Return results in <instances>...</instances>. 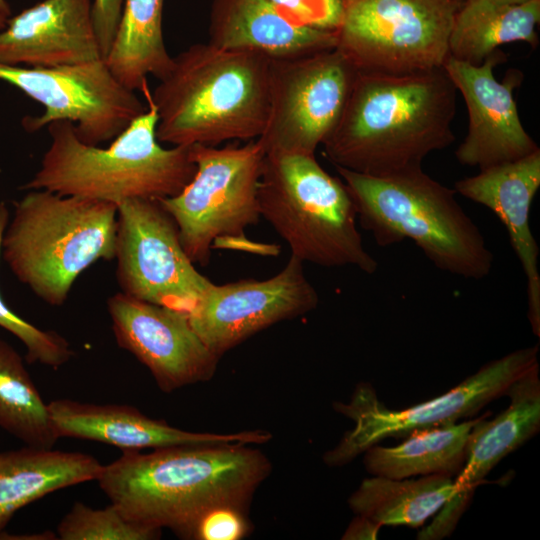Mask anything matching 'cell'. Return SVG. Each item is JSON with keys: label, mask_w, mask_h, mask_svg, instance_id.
<instances>
[{"label": "cell", "mask_w": 540, "mask_h": 540, "mask_svg": "<svg viewBox=\"0 0 540 540\" xmlns=\"http://www.w3.org/2000/svg\"><path fill=\"white\" fill-rule=\"evenodd\" d=\"M335 168L354 202L357 220L379 246L410 239L441 271L475 280L489 275L493 253L454 189L422 168L388 177Z\"/></svg>", "instance_id": "cell-5"}, {"label": "cell", "mask_w": 540, "mask_h": 540, "mask_svg": "<svg viewBox=\"0 0 540 540\" xmlns=\"http://www.w3.org/2000/svg\"><path fill=\"white\" fill-rule=\"evenodd\" d=\"M506 61L500 49L482 64L472 65L448 56L444 69L468 110V132L455 151L457 161L483 170L516 161L540 149L520 120L513 90L521 84V71L510 69L502 82L494 68Z\"/></svg>", "instance_id": "cell-16"}, {"label": "cell", "mask_w": 540, "mask_h": 540, "mask_svg": "<svg viewBox=\"0 0 540 540\" xmlns=\"http://www.w3.org/2000/svg\"><path fill=\"white\" fill-rule=\"evenodd\" d=\"M114 259L120 292L187 314L213 284L184 251L176 222L159 200L117 205Z\"/></svg>", "instance_id": "cell-13"}, {"label": "cell", "mask_w": 540, "mask_h": 540, "mask_svg": "<svg viewBox=\"0 0 540 540\" xmlns=\"http://www.w3.org/2000/svg\"><path fill=\"white\" fill-rule=\"evenodd\" d=\"M56 534L61 540H154L161 530L130 521L111 503L95 509L76 501L60 520Z\"/></svg>", "instance_id": "cell-28"}, {"label": "cell", "mask_w": 540, "mask_h": 540, "mask_svg": "<svg viewBox=\"0 0 540 540\" xmlns=\"http://www.w3.org/2000/svg\"><path fill=\"white\" fill-rule=\"evenodd\" d=\"M117 205L48 190H28L14 204L1 256L16 278L50 306L98 260L115 257Z\"/></svg>", "instance_id": "cell-6"}, {"label": "cell", "mask_w": 540, "mask_h": 540, "mask_svg": "<svg viewBox=\"0 0 540 540\" xmlns=\"http://www.w3.org/2000/svg\"><path fill=\"white\" fill-rule=\"evenodd\" d=\"M381 527V525L364 516L356 515L346 529L342 539H376Z\"/></svg>", "instance_id": "cell-33"}, {"label": "cell", "mask_w": 540, "mask_h": 540, "mask_svg": "<svg viewBox=\"0 0 540 540\" xmlns=\"http://www.w3.org/2000/svg\"><path fill=\"white\" fill-rule=\"evenodd\" d=\"M8 16L6 14H4L1 10H0V29H4L6 24H7V21H8Z\"/></svg>", "instance_id": "cell-36"}, {"label": "cell", "mask_w": 540, "mask_h": 540, "mask_svg": "<svg viewBox=\"0 0 540 540\" xmlns=\"http://www.w3.org/2000/svg\"><path fill=\"white\" fill-rule=\"evenodd\" d=\"M0 427L25 445L50 449L59 436L48 403L39 393L23 358L0 339Z\"/></svg>", "instance_id": "cell-27"}, {"label": "cell", "mask_w": 540, "mask_h": 540, "mask_svg": "<svg viewBox=\"0 0 540 540\" xmlns=\"http://www.w3.org/2000/svg\"><path fill=\"white\" fill-rule=\"evenodd\" d=\"M209 43L272 60L335 48L337 31L307 26L268 0H213Z\"/></svg>", "instance_id": "cell-21"}, {"label": "cell", "mask_w": 540, "mask_h": 540, "mask_svg": "<svg viewBox=\"0 0 540 540\" xmlns=\"http://www.w3.org/2000/svg\"><path fill=\"white\" fill-rule=\"evenodd\" d=\"M303 264L291 255L283 269L268 279L212 284L188 313L193 329L221 358L259 331L313 311L319 295Z\"/></svg>", "instance_id": "cell-14"}, {"label": "cell", "mask_w": 540, "mask_h": 540, "mask_svg": "<svg viewBox=\"0 0 540 540\" xmlns=\"http://www.w3.org/2000/svg\"><path fill=\"white\" fill-rule=\"evenodd\" d=\"M463 0H354L337 45L358 71L406 74L444 66Z\"/></svg>", "instance_id": "cell-9"}, {"label": "cell", "mask_w": 540, "mask_h": 540, "mask_svg": "<svg viewBox=\"0 0 540 540\" xmlns=\"http://www.w3.org/2000/svg\"><path fill=\"white\" fill-rule=\"evenodd\" d=\"M164 0H124L121 18L105 62L130 90L144 89L147 77L161 79L172 56L163 37Z\"/></svg>", "instance_id": "cell-26"}, {"label": "cell", "mask_w": 540, "mask_h": 540, "mask_svg": "<svg viewBox=\"0 0 540 540\" xmlns=\"http://www.w3.org/2000/svg\"><path fill=\"white\" fill-rule=\"evenodd\" d=\"M481 416L414 432L393 447L375 444L363 452L364 466L373 476L392 479L457 476L465 462L469 432Z\"/></svg>", "instance_id": "cell-25"}, {"label": "cell", "mask_w": 540, "mask_h": 540, "mask_svg": "<svg viewBox=\"0 0 540 540\" xmlns=\"http://www.w3.org/2000/svg\"><path fill=\"white\" fill-rule=\"evenodd\" d=\"M456 92L444 67L358 71L323 152L335 167L373 177L421 169L430 153L454 142Z\"/></svg>", "instance_id": "cell-2"}, {"label": "cell", "mask_w": 540, "mask_h": 540, "mask_svg": "<svg viewBox=\"0 0 540 540\" xmlns=\"http://www.w3.org/2000/svg\"><path fill=\"white\" fill-rule=\"evenodd\" d=\"M0 10L6 14L8 17L10 16V7L6 0H0Z\"/></svg>", "instance_id": "cell-35"}, {"label": "cell", "mask_w": 540, "mask_h": 540, "mask_svg": "<svg viewBox=\"0 0 540 540\" xmlns=\"http://www.w3.org/2000/svg\"><path fill=\"white\" fill-rule=\"evenodd\" d=\"M539 21L540 0L518 4L463 0L451 30L449 56L480 65L501 45L526 42L535 48Z\"/></svg>", "instance_id": "cell-23"}, {"label": "cell", "mask_w": 540, "mask_h": 540, "mask_svg": "<svg viewBox=\"0 0 540 540\" xmlns=\"http://www.w3.org/2000/svg\"><path fill=\"white\" fill-rule=\"evenodd\" d=\"M270 472L268 458L249 444L185 445L122 452L96 481L130 521L193 539L210 510H246Z\"/></svg>", "instance_id": "cell-1"}, {"label": "cell", "mask_w": 540, "mask_h": 540, "mask_svg": "<svg viewBox=\"0 0 540 540\" xmlns=\"http://www.w3.org/2000/svg\"><path fill=\"white\" fill-rule=\"evenodd\" d=\"M538 352V344L510 352L485 364L444 394L400 410L381 403L369 384L358 385L349 404L335 405V409L354 420L355 427L325 454L326 464L343 465L389 437H407L474 416L493 400L505 396L511 382L538 363Z\"/></svg>", "instance_id": "cell-10"}, {"label": "cell", "mask_w": 540, "mask_h": 540, "mask_svg": "<svg viewBox=\"0 0 540 540\" xmlns=\"http://www.w3.org/2000/svg\"><path fill=\"white\" fill-rule=\"evenodd\" d=\"M0 80L45 108L22 125L35 132L55 121H69L78 138L93 146L112 141L147 108L135 91L121 84L104 59L32 68L0 63Z\"/></svg>", "instance_id": "cell-12"}, {"label": "cell", "mask_w": 540, "mask_h": 540, "mask_svg": "<svg viewBox=\"0 0 540 540\" xmlns=\"http://www.w3.org/2000/svg\"><path fill=\"white\" fill-rule=\"evenodd\" d=\"M540 187V149L516 161L492 166L454 183L456 193L490 209L505 226L527 282V317L540 337L539 247L529 222Z\"/></svg>", "instance_id": "cell-20"}, {"label": "cell", "mask_w": 540, "mask_h": 540, "mask_svg": "<svg viewBox=\"0 0 540 540\" xmlns=\"http://www.w3.org/2000/svg\"><path fill=\"white\" fill-rule=\"evenodd\" d=\"M258 199L261 217L302 262L376 272L345 183L326 172L315 155H266Z\"/></svg>", "instance_id": "cell-7"}, {"label": "cell", "mask_w": 540, "mask_h": 540, "mask_svg": "<svg viewBox=\"0 0 540 540\" xmlns=\"http://www.w3.org/2000/svg\"><path fill=\"white\" fill-rule=\"evenodd\" d=\"M271 59L195 43L172 57L151 92L156 136L172 146L258 139L270 109Z\"/></svg>", "instance_id": "cell-3"}, {"label": "cell", "mask_w": 540, "mask_h": 540, "mask_svg": "<svg viewBox=\"0 0 540 540\" xmlns=\"http://www.w3.org/2000/svg\"><path fill=\"white\" fill-rule=\"evenodd\" d=\"M124 0H93L92 19L101 56L105 59L115 37Z\"/></svg>", "instance_id": "cell-32"}, {"label": "cell", "mask_w": 540, "mask_h": 540, "mask_svg": "<svg viewBox=\"0 0 540 540\" xmlns=\"http://www.w3.org/2000/svg\"><path fill=\"white\" fill-rule=\"evenodd\" d=\"M492 1L500 2V3L518 4V3H523L529 0H492Z\"/></svg>", "instance_id": "cell-37"}, {"label": "cell", "mask_w": 540, "mask_h": 540, "mask_svg": "<svg viewBox=\"0 0 540 540\" xmlns=\"http://www.w3.org/2000/svg\"><path fill=\"white\" fill-rule=\"evenodd\" d=\"M508 407L490 420L487 413L472 426L466 444L465 462L456 476V494L423 529L431 540L449 537L466 511L476 488L491 470L540 430L539 363L534 364L508 386Z\"/></svg>", "instance_id": "cell-17"}, {"label": "cell", "mask_w": 540, "mask_h": 540, "mask_svg": "<svg viewBox=\"0 0 540 540\" xmlns=\"http://www.w3.org/2000/svg\"><path fill=\"white\" fill-rule=\"evenodd\" d=\"M9 221V211L0 202V256L3 233ZM0 327L19 339L26 349L28 363H39L57 369L74 356L68 340L54 330H43L11 310L0 296Z\"/></svg>", "instance_id": "cell-29"}, {"label": "cell", "mask_w": 540, "mask_h": 540, "mask_svg": "<svg viewBox=\"0 0 540 540\" xmlns=\"http://www.w3.org/2000/svg\"><path fill=\"white\" fill-rule=\"evenodd\" d=\"M346 5L353 2L354 0H342Z\"/></svg>", "instance_id": "cell-38"}, {"label": "cell", "mask_w": 540, "mask_h": 540, "mask_svg": "<svg viewBox=\"0 0 540 540\" xmlns=\"http://www.w3.org/2000/svg\"><path fill=\"white\" fill-rule=\"evenodd\" d=\"M250 531L246 510L233 506L216 507L198 522L193 539L239 540Z\"/></svg>", "instance_id": "cell-31"}, {"label": "cell", "mask_w": 540, "mask_h": 540, "mask_svg": "<svg viewBox=\"0 0 540 540\" xmlns=\"http://www.w3.org/2000/svg\"><path fill=\"white\" fill-rule=\"evenodd\" d=\"M48 406L59 438L100 442L122 452L185 445H255L264 444L272 437L268 431L263 430L225 434L186 431L163 420L150 418L128 405H100L72 399H55Z\"/></svg>", "instance_id": "cell-18"}, {"label": "cell", "mask_w": 540, "mask_h": 540, "mask_svg": "<svg viewBox=\"0 0 540 540\" xmlns=\"http://www.w3.org/2000/svg\"><path fill=\"white\" fill-rule=\"evenodd\" d=\"M107 310L118 346L147 367L163 392L214 376L220 358L195 332L186 312L122 292L108 298Z\"/></svg>", "instance_id": "cell-15"}, {"label": "cell", "mask_w": 540, "mask_h": 540, "mask_svg": "<svg viewBox=\"0 0 540 540\" xmlns=\"http://www.w3.org/2000/svg\"><path fill=\"white\" fill-rule=\"evenodd\" d=\"M142 92L146 110L105 148L82 142L69 121L48 124L49 146L39 169L21 188L115 205L128 199L160 200L179 194L196 172L190 146L164 148L160 144L157 109L148 85Z\"/></svg>", "instance_id": "cell-4"}, {"label": "cell", "mask_w": 540, "mask_h": 540, "mask_svg": "<svg viewBox=\"0 0 540 540\" xmlns=\"http://www.w3.org/2000/svg\"><path fill=\"white\" fill-rule=\"evenodd\" d=\"M297 21L321 30L337 31L346 4L342 0H268Z\"/></svg>", "instance_id": "cell-30"}, {"label": "cell", "mask_w": 540, "mask_h": 540, "mask_svg": "<svg viewBox=\"0 0 540 540\" xmlns=\"http://www.w3.org/2000/svg\"><path fill=\"white\" fill-rule=\"evenodd\" d=\"M0 539L55 540L58 539V537L56 533L51 531L27 535H9L8 533L2 531L0 533Z\"/></svg>", "instance_id": "cell-34"}, {"label": "cell", "mask_w": 540, "mask_h": 540, "mask_svg": "<svg viewBox=\"0 0 540 540\" xmlns=\"http://www.w3.org/2000/svg\"><path fill=\"white\" fill-rule=\"evenodd\" d=\"M102 467L81 452L28 445L0 451V533L21 508L55 491L96 481Z\"/></svg>", "instance_id": "cell-22"}, {"label": "cell", "mask_w": 540, "mask_h": 540, "mask_svg": "<svg viewBox=\"0 0 540 540\" xmlns=\"http://www.w3.org/2000/svg\"><path fill=\"white\" fill-rule=\"evenodd\" d=\"M92 3L43 0L8 19L0 32V63L53 68L103 59Z\"/></svg>", "instance_id": "cell-19"}, {"label": "cell", "mask_w": 540, "mask_h": 540, "mask_svg": "<svg viewBox=\"0 0 540 540\" xmlns=\"http://www.w3.org/2000/svg\"><path fill=\"white\" fill-rule=\"evenodd\" d=\"M455 494L454 480L450 476L392 479L372 475L350 495L348 505L356 515L381 526L418 528Z\"/></svg>", "instance_id": "cell-24"}, {"label": "cell", "mask_w": 540, "mask_h": 540, "mask_svg": "<svg viewBox=\"0 0 540 540\" xmlns=\"http://www.w3.org/2000/svg\"><path fill=\"white\" fill-rule=\"evenodd\" d=\"M358 70L337 47L272 60L266 155H315L344 110Z\"/></svg>", "instance_id": "cell-11"}, {"label": "cell", "mask_w": 540, "mask_h": 540, "mask_svg": "<svg viewBox=\"0 0 540 540\" xmlns=\"http://www.w3.org/2000/svg\"><path fill=\"white\" fill-rule=\"evenodd\" d=\"M192 180L176 196L159 202L172 216L180 242L194 264H208L213 245L240 238L260 220L259 186L265 152L257 140L223 148L190 146Z\"/></svg>", "instance_id": "cell-8"}]
</instances>
